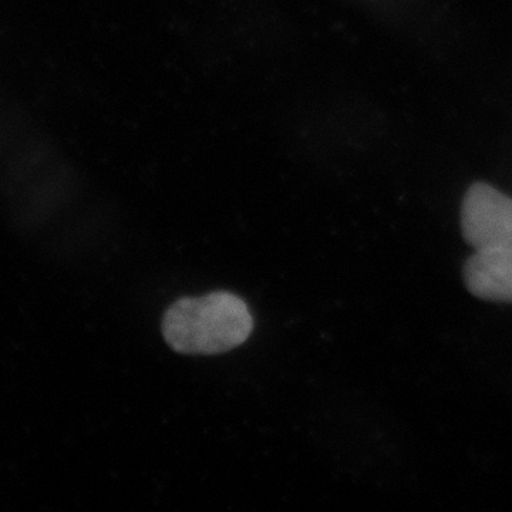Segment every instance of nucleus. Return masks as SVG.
<instances>
[{"label": "nucleus", "mask_w": 512, "mask_h": 512, "mask_svg": "<svg viewBox=\"0 0 512 512\" xmlns=\"http://www.w3.org/2000/svg\"><path fill=\"white\" fill-rule=\"evenodd\" d=\"M254 320L247 303L228 292L183 298L163 319V335L175 352L220 355L238 348L252 333Z\"/></svg>", "instance_id": "obj_1"}, {"label": "nucleus", "mask_w": 512, "mask_h": 512, "mask_svg": "<svg viewBox=\"0 0 512 512\" xmlns=\"http://www.w3.org/2000/svg\"><path fill=\"white\" fill-rule=\"evenodd\" d=\"M461 231L476 251L512 249V198L488 184L471 185L461 205Z\"/></svg>", "instance_id": "obj_2"}, {"label": "nucleus", "mask_w": 512, "mask_h": 512, "mask_svg": "<svg viewBox=\"0 0 512 512\" xmlns=\"http://www.w3.org/2000/svg\"><path fill=\"white\" fill-rule=\"evenodd\" d=\"M463 278L471 295L512 303V249L476 251L464 264Z\"/></svg>", "instance_id": "obj_3"}]
</instances>
